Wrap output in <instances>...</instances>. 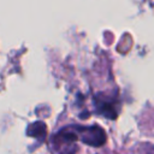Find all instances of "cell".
I'll list each match as a JSON object with an SVG mask.
<instances>
[{"label": "cell", "mask_w": 154, "mask_h": 154, "mask_svg": "<svg viewBox=\"0 0 154 154\" xmlns=\"http://www.w3.org/2000/svg\"><path fill=\"white\" fill-rule=\"evenodd\" d=\"M75 131L77 136L87 144L90 146H101L106 141V134L105 131L94 125V126H75Z\"/></svg>", "instance_id": "1"}, {"label": "cell", "mask_w": 154, "mask_h": 154, "mask_svg": "<svg viewBox=\"0 0 154 154\" xmlns=\"http://www.w3.org/2000/svg\"><path fill=\"white\" fill-rule=\"evenodd\" d=\"M28 134L34 137H43L46 134V125L42 122H36L29 126Z\"/></svg>", "instance_id": "2"}]
</instances>
